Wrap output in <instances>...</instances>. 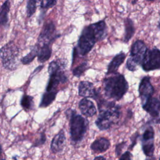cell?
<instances>
[{"label": "cell", "mask_w": 160, "mask_h": 160, "mask_svg": "<svg viewBox=\"0 0 160 160\" xmlns=\"http://www.w3.org/2000/svg\"><path fill=\"white\" fill-rule=\"evenodd\" d=\"M38 55V47L36 45L34 46L32 49L25 56H24L21 59V62L23 64H28L29 63L31 62L35 57Z\"/></svg>", "instance_id": "obj_23"}, {"label": "cell", "mask_w": 160, "mask_h": 160, "mask_svg": "<svg viewBox=\"0 0 160 160\" xmlns=\"http://www.w3.org/2000/svg\"><path fill=\"white\" fill-rule=\"evenodd\" d=\"M133 156L131 152L129 151H125L121 156L119 158V160H132Z\"/></svg>", "instance_id": "obj_30"}, {"label": "cell", "mask_w": 160, "mask_h": 160, "mask_svg": "<svg viewBox=\"0 0 160 160\" xmlns=\"http://www.w3.org/2000/svg\"><path fill=\"white\" fill-rule=\"evenodd\" d=\"M159 28L160 29V22H159Z\"/></svg>", "instance_id": "obj_35"}, {"label": "cell", "mask_w": 160, "mask_h": 160, "mask_svg": "<svg viewBox=\"0 0 160 160\" xmlns=\"http://www.w3.org/2000/svg\"><path fill=\"white\" fill-rule=\"evenodd\" d=\"M78 93L81 96L85 98H94L96 91L93 84L89 81H81L78 86Z\"/></svg>", "instance_id": "obj_14"}, {"label": "cell", "mask_w": 160, "mask_h": 160, "mask_svg": "<svg viewBox=\"0 0 160 160\" xmlns=\"http://www.w3.org/2000/svg\"><path fill=\"white\" fill-rule=\"evenodd\" d=\"M138 132H136L135 134H134L132 137L131 138V144L129 145V148H128V149L129 150H132L134 148V146L137 143V139H138Z\"/></svg>", "instance_id": "obj_31"}, {"label": "cell", "mask_w": 160, "mask_h": 160, "mask_svg": "<svg viewBox=\"0 0 160 160\" xmlns=\"http://www.w3.org/2000/svg\"><path fill=\"white\" fill-rule=\"evenodd\" d=\"M79 108L81 113L88 117H91L96 113V108L94 103L87 98L82 99L79 102Z\"/></svg>", "instance_id": "obj_15"}, {"label": "cell", "mask_w": 160, "mask_h": 160, "mask_svg": "<svg viewBox=\"0 0 160 160\" xmlns=\"http://www.w3.org/2000/svg\"><path fill=\"white\" fill-rule=\"evenodd\" d=\"M38 47V60L40 62H44L48 61L51 55L52 50L51 47L49 45H42L38 46L36 44Z\"/></svg>", "instance_id": "obj_17"}, {"label": "cell", "mask_w": 160, "mask_h": 160, "mask_svg": "<svg viewBox=\"0 0 160 160\" xmlns=\"http://www.w3.org/2000/svg\"><path fill=\"white\" fill-rule=\"evenodd\" d=\"M63 64L59 61H51L48 66L49 79L46 86V91H58L56 88L59 83H64L68 81L63 70Z\"/></svg>", "instance_id": "obj_5"}, {"label": "cell", "mask_w": 160, "mask_h": 160, "mask_svg": "<svg viewBox=\"0 0 160 160\" xmlns=\"http://www.w3.org/2000/svg\"><path fill=\"white\" fill-rule=\"evenodd\" d=\"M46 141V134L42 132L40 134V136L39 138L35 140L34 142L33 143L32 147H39L43 145Z\"/></svg>", "instance_id": "obj_27"}, {"label": "cell", "mask_w": 160, "mask_h": 160, "mask_svg": "<svg viewBox=\"0 0 160 160\" xmlns=\"http://www.w3.org/2000/svg\"><path fill=\"white\" fill-rule=\"evenodd\" d=\"M141 65L145 71L160 69V50L148 49Z\"/></svg>", "instance_id": "obj_9"}, {"label": "cell", "mask_w": 160, "mask_h": 160, "mask_svg": "<svg viewBox=\"0 0 160 160\" xmlns=\"http://www.w3.org/2000/svg\"><path fill=\"white\" fill-rule=\"evenodd\" d=\"M93 160H106V159L102 156H98L95 157Z\"/></svg>", "instance_id": "obj_32"}, {"label": "cell", "mask_w": 160, "mask_h": 160, "mask_svg": "<svg viewBox=\"0 0 160 160\" xmlns=\"http://www.w3.org/2000/svg\"><path fill=\"white\" fill-rule=\"evenodd\" d=\"M148 48L141 40H137L131 46L130 57L126 62L127 68L131 71L137 69L139 65H141Z\"/></svg>", "instance_id": "obj_7"}, {"label": "cell", "mask_w": 160, "mask_h": 160, "mask_svg": "<svg viewBox=\"0 0 160 160\" xmlns=\"http://www.w3.org/2000/svg\"><path fill=\"white\" fill-rule=\"evenodd\" d=\"M56 34V28L54 23L52 21L47 22L43 26L38 39L37 45H49L54 41V40L58 37Z\"/></svg>", "instance_id": "obj_8"}, {"label": "cell", "mask_w": 160, "mask_h": 160, "mask_svg": "<svg viewBox=\"0 0 160 160\" xmlns=\"http://www.w3.org/2000/svg\"><path fill=\"white\" fill-rule=\"evenodd\" d=\"M145 160H156V159L153 156H151V157H147V158Z\"/></svg>", "instance_id": "obj_34"}, {"label": "cell", "mask_w": 160, "mask_h": 160, "mask_svg": "<svg viewBox=\"0 0 160 160\" xmlns=\"http://www.w3.org/2000/svg\"><path fill=\"white\" fill-rule=\"evenodd\" d=\"M98 102L99 113L95 122L97 127L103 131L109 129L116 122L120 116V107L113 102Z\"/></svg>", "instance_id": "obj_3"}, {"label": "cell", "mask_w": 160, "mask_h": 160, "mask_svg": "<svg viewBox=\"0 0 160 160\" xmlns=\"http://www.w3.org/2000/svg\"><path fill=\"white\" fill-rule=\"evenodd\" d=\"M36 2L34 0H29L27 2L26 12L28 17H31L36 10Z\"/></svg>", "instance_id": "obj_25"}, {"label": "cell", "mask_w": 160, "mask_h": 160, "mask_svg": "<svg viewBox=\"0 0 160 160\" xmlns=\"http://www.w3.org/2000/svg\"><path fill=\"white\" fill-rule=\"evenodd\" d=\"M159 160H160V156H159Z\"/></svg>", "instance_id": "obj_37"}, {"label": "cell", "mask_w": 160, "mask_h": 160, "mask_svg": "<svg viewBox=\"0 0 160 160\" xmlns=\"http://www.w3.org/2000/svg\"><path fill=\"white\" fill-rule=\"evenodd\" d=\"M10 4L9 1H5L1 6L0 10V27L5 26L8 22V13L9 12Z\"/></svg>", "instance_id": "obj_19"}, {"label": "cell", "mask_w": 160, "mask_h": 160, "mask_svg": "<svg viewBox=\"0 0 160 160\" xmlns=\"http://www.w3.org/2000/svg\"><path fill=\"white\" fill-rule=\"evenodd\" d=\"M126 142L125 141L121 142V143L116 144V148H115V153H116V156L117 158H119V156H121L122 150L126 147Z\"/></svg>", "instance_id": "obj_29"}, {"label": "cell", "mask_w": 160, "mask_h": 160, "mask_svg": "<svg viewBox=\"0 0 160 160\" xmlns=\"http://www.w3.org/2000/svg\"><path fill=\"white\" fill-rule=\"evenodd\" d=\"M139 93L142 105L152 98L154 93V88L150 82L149 77L145 76L141 79L139 86Z\"/></svg>", "instance_id": "obj_10"}, {"label": "cell", "mask_w": 160, "mask_h": 160, "mask_svg": "<svg viewBox=\"0 0 160 160\" xmlns=\"http://www.w3.org/2000/svg\"><path fill=\"white\" fill-rule=\"evenodd\" d=\"M21 105L22 108L26 111H29L33 108L34 102L33 97L24 94L21 100Z\"/></svg>", "instance_id": "obj_22"}, {"label": "cell", "mask_w": 160, "mask_h": 160, "mask_svg": "<svg viewBox=\"0 0 160 160\" xmlns=\"http://www.w3.org/2000/svg\"><path fill=\"white\" fill-rule=\"evenodd\" d=\"M2 145L0 144V160H1L2 159Z\"/></svg>", "instance_id": "obj_33"}, {"label": "cell", "mask_w": 160, "mask_h": 160, "mask_svg": "<svg viewBox=\"0 0 160 160\" xmlns=\"http://www.w3.org/2000/svg\"></svg>", "instance_id": "obj_38"}, {"label": "cell", "mask_w": 160, "mask_h": 160, "mask_svg": "<svg viewBox=\"0 0 160 160\" xmlns=\"http://www.w3.org/2000/svg\"><path fill=\"white\" fill-rule=\"evenodd\" d=\"M66 136L63 129H61L56 134L51 141L50 145V149L52 153L61 152L65 146Z\"/></svg>", "instance_id": "obj_11"}, {"label": "cell", "mask_w": 160, "mask_h": 160, "mask_svg": "<svg viewBox=\"0 0 160 160\" xmlns=\"http://www.w3.org/2000/svg\"><path fill=\"white\" fill-rule=\"evenodd\" d=\"M1 160H6V159H4V158H2Z\"/></svg>", "instance_id": "obj_36"}, {"label": "cell", "mask_w": 160, "mask_h": 160, "mask_svg": "<svg viewBox=\"0 0 160 160\" xmlns=\"http://www.w3.org/2000/svg\"><path fill=\"white\" fill-rule=\"evenodd\" d=\"M154 131L153 129V128L151 126H149L146 129V130L143 132L141 141L151 140V139H154Z\"/></svg>", "instance_id": "obj_26"}, {"label": "cell", "mask_w": 160, "mask_h": 160, "mask_svg": "<svg viewBox=\"0 0 160 160\" xmlns=\"http://www.w3.org/2000/svg\"><path fill=\"white\" fill-rule=\"evenodd\" d=\"M124 27H125V32L124 36V41L128 42L129 39L133 36L135 28L132 21L129 18H126L124 20Z\"/></svg>", "instance_id": "obj_18"}, {"label": "cell", "mask_w": 160, "mask_h": 160, "mask_svg": "<svg viewBox=\"0 0 160 160\" xmlns=\"http://www.w3.org/2000/svg\"><path fill=\"white\" fill-rule=\"evenodd\" d=\"M142 141V150L144 154L147 157L153 156L154 152V139L141 141Z\"/></svg>", "instance_id": "obj_21"}, {"label": "cell", "mask_w": 160, "mask_h": 160, "mask_svg": "<svg viewBox=\"0 0 160 160\" xmlns=\"http://www.w3.org/2000/svg\"><path fill=\"white\" fill-rule=\"evenodd\" d=\"M111 143L108 139L101 137L94 140L91 144L90 148L93 153L100 154L106 152L110 147Z\"/></svg>", "instance_id": "obj_12"}, {"label": "cell", "mask_w": 160, "mask_h": 160, "mask_svg": "<svg viewBox=\"0 0 160 160\" xmlns=\"http://www.w3.org/2000/svg\"><path fill=\"white\" fill-rule=\"evenodd\" d=\"M66 113L69 115L70 137L73 144L80 142L84 138L88 129V121L82 116L77 114L75 111L68 109Z\"/></svg>", "instance_id": "obj_4"}, {"label": "cell", "mask_w": 160, "mask_h": 160, "mask_svg": "<svg viewBox=\"0 0 160 160\" xmlns=\"http://www.w3.org/2000/svg\"><path fill=\"white\" fill-rule=\"evenodd\" d=\"M107 36V26L104 21L91 24L84 28L79 38L78 49L76 52L81 56H85L92 48L94 44L104 39Z\"/></svg>", "instance_id": "obj_1"}, {"label": "cell", "mask_w": 160, "mask_h": 160, "mask_svg": "<svg viewBox=\"0 0 160 160\" xmlns=\"http://www.w3.org/2000/svg\"><path fill=\"white\" fill-rule=\"evenodd\" d=\"M103 88L108 98L119 101L127 92L129 86L124 76L115 72L104 79Z\"/></svg>", "instance_id": "obj_2"}, {"label": "cell", "mask_w": 160, "mask_h": 160, "mask_svg": "<svg viewBox=\"0 0 160 160\" xmlns=\"http://www.w3.org/2000/svg\"><path fill=\"white\" fill-rule=\"evenodd\" d=\"M142 108L151 116L158 117L160 112V101L152 97L142 105Z\"/></svg>", "instance_id": "obj_13"}, {"label": "cell", "mask_w": 160, "mask_h": 160, "mask_svg": "<svg viewBox=\"0 0 160 160\" xmlns=\"http://www.w3.org/2000/svg\"><path fill=\"white\" fill-rule=\"evenodd\" d=\"M58 92V91H46L44 92L42 96L41 101L39 104V107L46 108L50 105L55 99Z\"/></svg>", "instance_id": "obj_20"}, {"label": "cell", "mask_w": 160, "mask_h": 160, "mask_svg": "<svg viewBox=\"0 0 160 160\" xmlns=\"http://www.w3.org/2000/svg\"><path fill=\"white\" fill-rule=\"evenodd\" d=\"M56 3H57V1L54 0H43L41 1L40 7L41 9H48L49 8H51L54 6Z\"/></svg>", "instance_id": "obj_28"}, {"label": "cell", "mask_w": 160, "mask_h": 160, "mask_svg": "<svg viewBox=\"0 0 160 160\" xmlns=\"http://www.w3.org/2000/svg\"><path fill=\"white\" fill-rule=\"evenodd\" d=\"M126 57V55L124 52H121L118 54H116L108 65L107 74L109 75L111 74L116 72L121 64L124 62Z\"/></svg>", "instance_id": "obj_16"}, {"label": "cell", "mask_w": 160, "mask_h": 160, "mask_svg": "<svg viewBox=\"0 0 160 160\" xmlns=\"http://www.w3.org/2000/svg\"><path fill=\"white\" fill-rule=\"evenodd\" d=\"M19 49L13 41H9L0 49V57L3 66L9 70H14L18 66Z\"/></svg>", "instance_id": "obj_6"}, {"label": "cell", "mask_w": 160, "mask_h": 160, "mask_svg": "<svg viewBox=\"0 0 160 160\" xmlns=\"http://www.w3.org/2000/svg\"><path fill=\"white\" fill-rule=\"evenodd\" d=\"M88 69V63L83 62L72 70V74L76 77H80Z\"/></svg>", "instance_id": "obj_24"}]
</instances>
